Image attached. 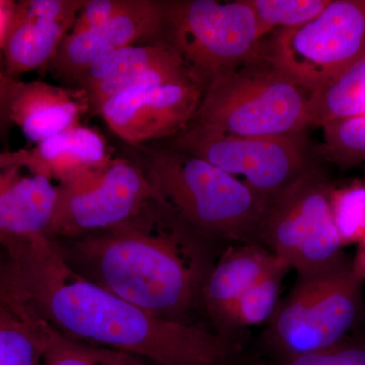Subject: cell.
Returning <instances> with one entry per match:
<instances>
[{
  "mask_svg": "<svg viewBox=\"0 0 365 365\" xmlns=\"http://www.w3.org/2000/svg\"><path fill=\"white\" fill-rule=\"evenodd\" d=\"M0 306L33 329L158 365L248 364L242 345L139 309L69 265L48 235L0 240Z\"/></svg>",
  "mask_w": 365,
  "mask_h": 365,
  "instance_id": "6da1fadb",
  "label": "cell"
},
{
  "mask_svg": "<svg viewBox=\"0 0 365 365\" xmlns=\"http://www.w3.org/2000/svg\"><path fill=\"white\" fill-rule=\"evenodd\" d=\"M170 213L153 200L117 227L58 242L69 265L88 280L143 311L182 322L200 289L202 271Z\"/></svg>",
  "mask_w": 365,
  "mask_h": 365,
  "instance_id": "7a4b0ae2",
  "label": "cell"
},
{
  "mask_svg": "<svg viewBox=\"0 0 365 365\" xmlns=\"http://www.w3.org/2000/svg\"><path fill=\"white\" fill-rule=\"evenodd\" d=\"M138 148L158 200L182 222L203 234L258 244L268 205L244 181L182 151Z\"/></svg>",
  "mask_w": 365,
  "mask_h": 365,
  "instance_id": "3957f363",
  "label": "cell"
},
{
  "mask_svg": "<svg viewBox=\"0 0 365 365\" xmlns=\"http://www.w3.org/2000/svg\"><path fill=\"white\" fill-rule=\"evenodd\" d=\"M309 93L261 51L204 88L193 121L241 136H289L309 127Z\"/></svg>",
  "mask_w": 365,
  "mask_h": 365,
  "instance_id": "277c9868",
  "label": "cell"
},
{
  "mask_svg": "<svg viewBox=\"0 0 365 365\" xmlns=\"http://www.w3.org/2000/svg\"><path fill=\"white\" fill-rule=\"evenodd\" d=\"M364 284L352 260L299 276L262 337L271 364L327 349L351 335L364 314Z\"/></svg>",
  "mask_w": 365,
  "mask_h": 365,
  "instance_id": "5b68a950",
  "label": "cell"
},
{
  "mask_svg": "<svg viewBox=\"0 0 365 365\" xmlns=\"http://www.w3.org/2000/svg\"><path fill=\"white\" fill-rule=\"evenodd\" d=\"M163 34L203 88L254 56L262 42L247 0L165 1Z\"/></svg>",
  "mask_w": 365,
  "mask_h": 365,
  "instance_id": "8992f818",
  "label": "cell"
},
{
  "mask_svg": "<svg viewBox=\"0 0 365 365\" xmlns=\"http://www.w3.org/2000/svg\"><path fill=\"white\" fill-rule=\"evenodd\" d=\"M335 185L318 168L302 175L268 206L260 240L297 275H311L349 262L331 210Z\"/></svg>",
  "mask_w": 365,
  "mask_h": 365,
  "instance_id": "52a82bcc",
  "label": "cell"
},
{
  "mask_svg": "<svg viewBox=\"0 0 365 365\" xmlns=\"http://www.w3.org/2000/svg\"><path fill=\"white\" fill-rule=\"evenodd\" d=\"M261 51L297 86L319 91L365 51V0H331L313 20L262 40Z\"/></svg>",
  "mask_w": 365,
  "mask_h": 365,
  "instance_id": "ba28073f",
  "label": "cell"
},
{
  "mask_svg": "<svg viewBox=\"0 0 365 365\" xmlns=\"http://www.w3.org/2000/svg\"><path fill=\"white\" fill-rule=\"evenodd\" d=\"M302 134L241 136L192 121L172 140V148L212 163L239 179L270 205L309 167Z\"/></svg>",
  "mask_w": 365,
  "mask_h": 365,
  "instance_id": "9c48e42d",
  "label": "cell"
},
{
  "mask_svg": "<svg viewBox=\"0 0 365 365\" xmlns=\"http://www.w3.org/2000/svg\"><path fill=\"white\" fill-rule=\"evenodd\" d=\"M158 196L145 170L127 158H112L98 170L57 184V202L48 235L79 239L117 227Z\"/></svg>",
  "mask_w": 365,
  "mask_h": 365,
  "instance_id": "30bf717a",
  "label": "cell"
},
{
  "mask_svg": "<svg viewBox=\"0 0 365 365\" xmlns=\"http://www.w3.org/2000/svg\"><path fill=\"white\" fill-rule=\"evenodd\" d=\"M203 91L195 79L133 88L106 101L97 113L119 138L138 148L188 128Z\"/></svg>",
  "mask_w": 365,
  "mask_h": 365,
  "instance_id": "8fae6325",
  "label": "cell"
},
{
  "mask_svg": "<svg viewBox=\"0 0 365 365\" xmlns=\"http://www.w3.org/2000/svg\"><path fill=\"white\" fill-rule=\"evenodd\" d=\"M85 0H25L7 14L0 37L2 71L11 78L48 67Z\"/></svg>",
  "mask_w": 365,
  "mask_h": 365,
  "instance_id": "7c38bea8",
  "label": "cell"
},
{
  "mask_svg": "<svg viewBox=\"0 0 365 365\" xmlns=\"http://www.w3.org/2000/svg\"><path fill=\"white\" fill-rule=\"evenodd\" d=\"M165 1L131 0L124 11L97 28L69 32L48 69L72 88L79 76L112 52L162 35Z\"/></svg>",
  "mask_w": 365,
  "mask_h": 365,
  "instance_id": "4fadbf2b",
  "label": "cell"
},
{
  "mask_svg": "<svg viewBox=\"0 0 365 365\" xmlns=\"http://www.w3.org/2000/svg\"><path fill=\"white\" fill-rule=\"evenodd\" d=\"M91 111L83 91L45 81H24L0 71V122L16 125L38 144L81 124Z\"/></svg>",
  "mask_w": 365,
  "mask_h": 365,
  "instance_id": "5bb4252c",
  "label": "cell"
},
{
  "mask_svg": "<svg viewBox=\"0 0 365 365\" xmlns=\"http://www.w3.org/2000/svg\"><path fill=\"white\" fill-rule=\"evenodd\" d=\"M112 158L105 137L95 129L78 124L35 144L30 150L2 153L0 168H25L61 184L100 169Z\"/></svg>",
  "mask_w": 365,
  "mask_h": 365,
  "instance_id": "9a60e30c",
  "label": "cell"
},
{
  "mask_svg": "<svg viewBox=\"0 0 365 365\" xmlns=\"http://www.w3.org/2000/svg\"><path fill=\"white\" fill-rule=\"evenodd\" d=\"M56 202L57 184L50 178L0 168V240L48 235Z\"/></svg>",
  "mask_w": 365,
  "mask_h": 365,
  "instance_id": "2e32d148",
  "label": "cell"
},
{
  "mask_svg": "<svg viewBox=\"0 0 365 365\" xmlns=\"http://www.w3.org/2000/svg\"><path fill=\"white\" fill-rule=\"evenodd\" d=\"M278 261V257L260 244H245L230 248L212 268L204 281L202 297L209 316L222 329L220 335L225 336L235 304Z\"/></svg>",
  "mask_w": 365,
  "mask_h": 365,
  "instance_id": "e0dca14e",
  "label": "cell"
},
{
  "mask_svg": "<svg viewBox=\"0 0 365 365\" xmlns=\"http://www.w3.org/2000/svg\"><path fill=\"white\" fill-rule=\"evenodd\" d=\"M307 113L309 127L365 115V51L329 85L309 93Z\"/></svg>",
  "mask_w": 365,
  "mask_h": 365,
  "instance_id": "ac0fdd59",
  "label": "cell"
},
{
  "mask_svg": "<svg viewBox=\"0 0 365 365\" xmlns=\"http://www.w3.org/2000/svg\"><path fill=\"white\" fill-rule=\"evenodd\" d=\"M182 60L165 41L153 44H137L122 48L98 60L76 81L72 88L85 91L100 81L132 76L165 64Z\"/></svg>",
  "mask_w": 365,
  "mask_h": 365,
  "instance_id": "d6986e66",
  "label": "cell"
},
{
  "mask_svg": "<svg viewBox=\"0 0 365 365\" xmlns=\"http://www.w3.org/2000/svg\"><path fill=\"white\" fill-rule=\"evenodd\" d=\"M34 331L44 345L41 365H145L128 352L69 339L48 329Z\"/></svg>",
  "mask_w": 365,
  "mask_h": 365,
  "instance_id": "ffe728a7",
  "label": "cell"
},
{
  "mask_svg": "<svg viewBox=\"0 0 365 365\" xmlns=\"http://www.w3.org/2000/svg\"><path fill=\"white\" fill-rule=\"evenodd\" d=\"M289 270V266L279 258L275 266L242 295L228 316L223 332L225 337L230 338L228 329L261 325L270 321L280 302L283 278Z\"/></svg>",
  "mask_w": 365,
  "mask_h": 365,
  "instance_id": "44dd1931",
  "label": "cell"
},
{
  "mask_svg": "<svg viewBox=\"0 0 365 365\" xmlns=\"http://www.w3.org/2000/svg\"><path fill=\"white\" fill-rule=\"evenodd\" d=\"M263 40L280 29L294 28L317 18L331 0H247Z\"/></svg>",
  "mask_w": 365,
  "mask_h": 365,
  "instance_id": "7402d4cb",
  "label": "cell"
},
{
  "mask_svg": "<svg viewBox=\"0 0 365 365\" xmlns=\"http://www.w3.org/2000/svg\"><path fill=\"white\" fill-rule=\"evenodd\" d=\"M324 129V157L341 169L348 170L365 162V115L340 120Z\"/></svg>",
  "mask_w": 365,
  "mask_h": 365,
  "instance_id": "603a6c76",
  "label": "cell"
},
{
  "mask_svg": "<svg viewBox=\"0 0 365 365\" xmlns=\"http://www.w3.org/2000/svg\"><path fill=\"white\" fill-rule=\"evenodd\" d=\"M43 352L39 335L0 306V365H41Z\"/></svg>",
  "mask_w": 365,
  "mask_h": 365,
  "instance_id": "cb8c5ba5",
  "label": "cell"
},
{
  "mask_svg": "<svg viewBox=\"0 0 365 365\" xmlns=\"http://www.w3.org/2000/svg\"><path fill=\"white\" fill-rule=\"evenodd\" d=\"M331 210L343 246L365 241V182L334 186Z\"/></svg>",
  "mask_w": 365,
  "mask_h": 365,
  "instance_id": "d4e9b609",
  "label": "cell"
},
{
  "mask_svg": "<svg viewBox=\"0 0 365 365\" xmlns=\"http://www.w3.org/2000/svg\"><path fill=\"white\" fill-rule=\"evenodd\" d=\"M252 365H365V335L352 333L332 347L287 361L271 364L254 360Z\"/></svg>",
  "mask_w": 365,
  "mask_h": 365,
  "instance_id": "484cf974",
  "label": "cell"
},
{
  "mask_svg": "<svg viewBox=\"0 0 365 365\" xmlns=\"http://www.w3.org/2000/svg\"><path fill=\"white\" fill-rule=\"evenodd\" d=\"M131 0H88L79 11L71 32L97 28L112 20L130 6Z\"/></svg>",
  "mask_w": 365,
  "mask_h": 365,
  "instance_id": "4316f807",
  "label": "cell"
},
{
  "mask_svg": "<svg viewBox=\"0 0 365 365\" xmlns=\"http://www.w3.org/2000/svg\"><path fill=\"white\" fill-rule=\"evenodd\" d=\"M353 271L365 282V241L360 242L356 256L352 260Z\"/></svg>",
  "mask_w": 365,
  "mask_h": 365,
  "instance_id": "83f0119b",
  "label": "cell"
}]
</instances>
